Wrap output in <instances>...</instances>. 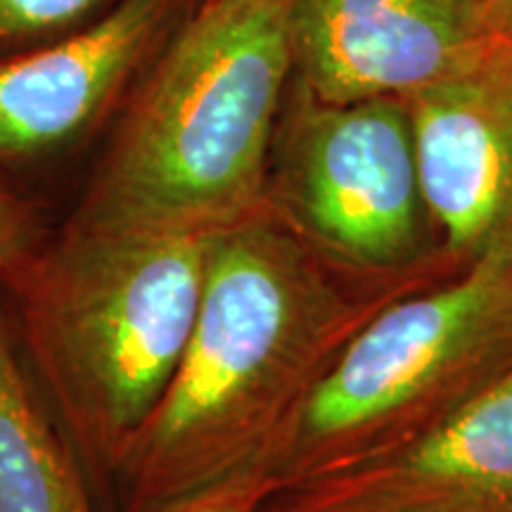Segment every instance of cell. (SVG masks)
Instances as JSON below:
<instances>
[{"mask_svg": "<svg viewBox=\"0 0 512 512\" xmlns=\"http://www.w3.org/2000/svg\"><path fill=\"white\" fill-rule=\"evenodd\" d=\"M211 238L72 221L8 283L19 342L100 505L188 347Z\"/></svg>", "mask_w": 512, "mask_h": 512, "instance_id": "2", "label": "cell"}, {"mask_svg": "<svg viewBox=\"0 0 512 512\" xmlns=\"http://www.w3.org/2000/svg\"><path fill=\"white\" fill-rule=\"evenodd\" d=\"M292 0H204L128 110L74 223L219 230L271 202Z\"/></svg>", "mask_w": 512, "mask_h": 512, "instance_id": "3", "label": "cell"}, {"mask_svg": "<svg viewBox=\"0 0 512 512\" xmlns=\"http://www.w3.org/2000/svg\"><path fill=\"white\" fill-rule=\"evenodd\" d=\"M349 325L323 256L273 202L214 230L190 342L107 508L174 512L233 475L266 472Z\"/></svg>", "mask_w": 512, "mask_h": 512, "instance_id": "1", "label": "cell"}, {"mask_svg": "<svg viewBox=\"0 0 512 512\" xmlns=\"http://www.w3.org/2000/svg\"><path fill=\"white\" fill-rule=\"evenodd\" d=\"M406 100L427 211L448 252L472 261L512 249V41Z\"/></svg>", "mask_w": 512, "mask_h": 512, "instance_id": "8", "label": "cell"}, {"mask_svg": "<svg viewBox=\"0 0 512 512\" xmlns=\"http://www.w3.org/2000/svg\"><path fill=\"white\" fill-rule=\"evenodd\" d=\"M501 43L482 0H292V79L323 102L411 98Z\"/></svg>", "mask_w": 512, "mask_h": 512, "instance_id": "7", "label": "cell"}, {"mask_svg": "<svg viewBox=\"0 0 512 512\" xmlns=\"http://www.w3.org/2000/svg\"><path fill=\"white\" fill-rule=\"evenodd\" d=\"M273 491V479L254 467L202 491L174 512H256Z\"/></svg>", "mask_w": 512, "mask_h": 512, "instance_id": "13", "label": "cell"}, {"mask_svg": "<svg viewBox=\"0 0 512 512\" xmlns=\"http://www.w3.org/2000/svg\"><path fill=\"white\" fill-rule=\"evenodd\" d=\"M185 0H121L98 24L0 62V155L43 152L98 114Z\"/></svg>", "mask_w": 512, "mask_h": 512, "instance_id": "9", "label": "cell"}, {"mask_svg": "<svg viewBox=\"0 0 512 512\" xmlns=\"http://www.w3.org/2000/svg\"><path fill=\"white\" fill-rule=\"evenodd\" d=\"M271 498L294 512H512V363L413 437L349 453Z\"/></svg>", "mask_w": 512, "mask_h": 512, "instance_id": "6", "label": "cell"}, {"mask_svg": "<svg viewBox=\"0 0 512 512\" xmlns=\"http://www.w3.org/2000/svg\"><path fill=\"white\" fill-rule=\"evenodd\" d=\"M290 95L273 143V207L339 264L411 261L434 226L408 100L323 102L297 81Z\"/></svg>", "mask_w": 512, "mask_h": 512, "instance_id": "5", "label": "cell"}, {"mask_svg": "<svg viewBox=\"0 0 512 512\" xmlns=\"http://www.w3.org/2000/svg\"><path fill=\"white\" fill-rule=\"evenodd\" d=\"M256 512H294V510H287V508H283V505H280V503H275L273 498L268 496L266 501L259 505V510H256Z\"/></svg>", "mask_w": 512, "mask_h": 512, "instance_id": "15", "label": "cell"}, {"mask_svg": "<svg viewBox=\"0 0 512 512\" xmlns=\"http://www.w3.org/2000/svg\"><path fill=\"white\" fill-rule=\"evenodd\" d=\"M512 363V249L477 256L439 290L406 299L351 332L285 430L266 472L278 489L349 456L456 384ZM275 489V491H278Z\"/></svg>", "mask_w": 512, "mask_h": 512, "instance_id": "4", "label": "cell"}, {"mask_svg": "<svg viewBox=\"0 0 512 512\" xmlns=\"http://www.w3.org/2000/svg\"><path fill=\"white\" fill-rule=\"evenodd\" d=\"M486 24L501 41H512V0H482Z\"/></svg>", "mask_w": 512, "mask_h": 512, "instance_id": "14", "label": "cell"}, {"mask_svg": "<svg viewBox=\"0 0 512 512\" xmlns=\"http://www.w3.org/2000/svg\"><path fill=\"white\" fill-rule=\"evenodd\" d=\"M95 3L98 0H0V36H29L64 27Z\"/></svg>", "mask_w": 512, "mask_h": 512, "instance_id": "12", "label": "cell"}, {"mask_svg": "<svg viewBox=\"0 0 512 512\" xmlns=\"http://www.w3.org/2000/svg\"><path fill=\"white\" fill-rule=\"evenodd\" d=\"M43 247L36 209L0 185V280L5 285L24 271Z\"/></svg>", "mask_w": 512, "mask_h": 512, "instance_id": "11", "label": "cell"}, {"mask_svg": "<svg viewBox=\"0 0 512 512\" xmlns=\"http://www.w3.org/2000/svg\"><path fill=\"white\" fill-rule=\"evenodd\" d=\"M0 512H102L79 456L48 418L0 311Z\"/></svg>", "mask_w": 512, "mask_h": 512, "instance_id": "10", "label": "cell"}]
</instances>
